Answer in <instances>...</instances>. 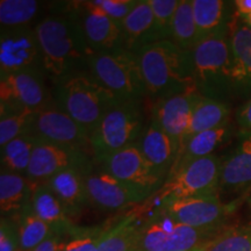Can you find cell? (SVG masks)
Here are the masks:
<instances>
[{"label": "cell", "mask_w": 251, "mask_h": 251, "mask_svg": "<svg viewBox=\"0 0 251 251\" xmlns=\"http://www.w3.org/2000/svg\"><path fill=\"white\" fill-rule=\"evenodd\" d=\"M34 114L35 112L18 111L0 105V148L20 135L29 134Z\"/></svg>", "instance_id": "836d02e7"}, {"label": "cell", "mask_w": 251, "mask_h": 251, "mask_svg": "<svg viewBox=\"0 0 251 251\" xmlns=\"http://www.w3.org/2000/svg\"><path fill=\"white\" fill-rule=\"evenodd\" d=\"M238 19V18H237ZM238 20L240 21H242V23L246 25V26H248L251 29V14H249V15H247V17H243V18H241V19H238Z\"/></svg>", "instance_id": "b9f144b4"}, {"label": "cell", "mask_w": 251, "mask_h": 251, "mask_svg": "<svg viewBox=\"0 0 251 251\" xmlns=\"http://www.w3.org/2000/svg\"><path fill=\"white\" fill-rule=\"evenodd\" d=\"M238 142L222 157L219 193L246 200L251 191V131L237 133Z\"/></svg>", "instance_id": "e0dca14e"}, {"label": "cell", "mask_w": 251, "mask_h": 251, "mask_svg": "<svg viewBox=\"0 0 251 251\" xmlns=\"http://www.w3.org/2000/svg\"><path fill=\"white\" fill-rule=\"evenodd\" d=\"M147 94L158 100L197 90L193 81L191 52L171 40L143 47L137 52Z\"/></svg>", "instance_id": "7a4b0ae2"}, {"label": "cell", "mask_w": 251, "mask_h": 251, "mask_svg": "<svg viewBox=\"0 0 251 251\" xmlns=\"http://www.w3.org/2000/svg\"><path fill=\"white\" fill-rule=\"evenodd\" d=\"M90 205L103 212H118L142 202L151 197L130 185L125 184L100 169L85 176Z\"/></svg>", "instance_id": "2e32d148"}, {"label": "cell", "mask_w": 251, "mask_h": 251, "mask_svg": "<svg viewBox=\"0 0 251 251\" xmlns=\"http://www.w3.org/2000/svg\"><path fill=\"white\" fill-rule=\"evenodd\" d=\"M235 130H237L236 125L230 120L220 127L202 131L190 137L181 147L180 152L178 153L177 159L172 165L170 174L168 175L166 179L188 163L203 158V157L215 155L216 150L231 139Z\"/></svg>", "instance_id": "ffe728a7"}, {"label": "cell", "mask_w": 251, "mask_h": 251, "mask_svg": "<svg viewBox=\"0 0 251 251\" xmlns=\"http://www.w3.org/2000/svg\"><path fill=\"white\" fill-rule=\"evenodd\" d=\"M233 98H251V29L235 17L229 26Z\"/></svg>", "instance_id": "ac0fdd59"}, {"label": "cell", "mask_w": 251, "mask_h": 251, "mask_svg": "<svg viewBox=\"0 0 251 251\" xmlns=\"http://www.w3.org/2000/svg\"><path fill=\"white\" fill-rule=\"evenodd\" d=\"M70 7L94 54L124 47L121 25L109 18L94 1L70 2Z\"/></svg>", "instance_id": "9a60e30c"}, {"label": "cell", "mask_w": 251, "mask_h": 251, "mask_svg": "<svg viewBox=\"0 0 251 251\" xmlns=\"http://www.w3.org/2000/svg\"><path fill=\"white\" fill-rule=\"evenodd\" d=\"M203 251H251V222L229 225Z\"/></svg>", "instance_id": "d6a6232c"}, {"label": "cell", "mask_w": 251, "mask_h": 251, "mask_svg": "<svg viewBox=\"0 0 251 251\" xmlns=\"http://www.w3.org/2000/svg\"><path fill=\"white\" fill-rule=\"evenodd\" d=\"M20 250V233L17 221L13 218L0 220V251Z\"/></svg>", "instance_id": "8d00e7d4"}, {"label": "cell", "mask_w": 251, "mask_h": 251, "mask_svg": "<svg viewBox=\"0 0 251 251\" xmlns=\"http://www.w3.org/2000/svg\"><path fill=\"white\" fill-rule=\"evenodd\" d=\"M89 71L120 101H141L147 94L137 54L125 47L93 54Z\"/></svg>", "instance_id": "5b68a950"}, {"label": "cell", "mask_w": 251, "mask_h": 251, "mask_svg": "<svg viewBox=\"0 0 251 251\" xmlns=\"http://www.w3.org/2000/svg\"><path fill=\"white\" fill-rule=\"evenodd\" d=\"M19 251H23V250H19Z\"/></svg>", "instance_id": "f6af8a7d"}, {"label": "cell", "mask_w": 251, "mask_h": 251, "mask_svg": "<svg viewBox=\"0 0 251 251\" xmlns=\"http://www.w3.org/2000/svg\"><path fill=\"white\" fill-rule=\"evenodd\" d=\"M67 170H79L85 174L93 170L92 161L86 150L37 139L26 175L28 180L33 185L42 184Z\"/></svg>", "instance_id": "30bf717a"}, {"label": "cell", "mask_w": 251, "mask_h": 251, "mask_svg": "<svg viewBox=\"0 0 251 251\" xmlns=\"http://www.w3.org/2000/svg\"><path fill=\"white\" fill-rule=\"evenodd\" d=\"M34 185L26 176L1 169L0 174V212L1 218H15L30 203Z\"/></svg>", "instance_id": "484cf974"}, {"label": "cell", "mask_w": 251, "mask_h": 251, "mask_svg": "<svg viewBox=\"0 0 251 251\" xmlns=\"http://www.w3.org/2000/svg\"><path fill=\"white\" fill-rule=\"evenodd\" d=\"M222 157L212 155L188 163L166 179L159 200L220 194Z\"/></svg>", "instance_id": "9c48e42d"}, {"label": "cell", "mask_w": 251, "mask_h": 251, "mask_svg": "<svg viewBox=\"0 0 251 251\" xmlns=\"http://www.w3.org/2000/svg\"><path fill=\"white\" fill-rule=\"evenodd\" d=\"M13 219L18 224L20 250L23 251H31L54 233L51 228L35 214L30 203Z\"/></svg>", "instance_id": "4dcf8cb0"}, {"label": "cell", "mask_w": 251, "mask_h": 251, "mask_svg": "<svg viewBox=\"0 0 251 251\" xmlns=\"http://www.w3.org/2000/svg\"><path fill=\"white\" fill-rule=\"evenodd\" d=\"M246 201H247V205H248V207H249L250 211H251V191H250L249 193L247 194V197H246Z\"/></svg>", "instance_id": "7bdbcfd3"}, {"label": "cell", "mask_w": 251, "mask_h": 251, "mask_svg": "<svg viewBox=\"0 0 251 251\" xmlns=\"http://www.w3.org/2000/svg\"><path fill=\"white\" fill-rule=\"evenodd\" d=\"M100 169L112 175L122 183L152 196L161 191L165 175L150 163L137 144L113 153L99 163Z\"/></svg>", "instance_id": "8fae6325"}, {"label": "cell", "mask_w": 251, "mask_h": 251, "mask_svg": "<svg viewBox=\"0 0 251 251\" xmlns=\"http://www.w3.org/2000/svg\"><path fill=\"white\" fill-rule=\"evenodd\" d=\"M113 221L92 226V227H77L68 236L63 237L61 251H98V246L103 234Z\"/></svg>", "instance_id": "e575fe53"}, {"label": "cell", "mask_w": 251, "mask_h": 251, "mask_svg": "<svg viewBox=\"0 0 251 251\" xmlns=\"http://www.w3.org/2000/svg\"><path fill=\"white\" fill-rule=\"evenodd\" d=\"M50 102L43 71H20L0 77V105L37 112Z\"/></svg>", "instance_id": "5bb4252c"}, {"label": "cell", "mask_w": 251, "mask_h": 251, "mask_svg": "<svg viewBox=\"0 0 251 251\" xmlns=\"http://www.w3.org/2000/svg\"><path fill=\"white\" fill-rule=\"evenodd\" d=\"M136 144L143 156L168 177L179 152V148L155 119H151Z\"/></svg>", "instance_id": "7402d4cb"}, {"label": "cell", "mask_w": 251, "mask_h": 251, "mask_svg": "<svg viewBox=\"0 0 251 251\" xmlns=\"http://www.w3.org/2000/svg\"><path fill=\"white\" fill-rule=\"evenodd\" d=\"M227 228V227H226ZM224 229H197L155 212L144 220L140 251H191L205 247Z\"/></svg>", "instance_id": "ba28073f"}, {"label": "cell", "mask_w": 251, "mask_h": 251, "mask_svg": "<svg viewBox=\"0 0 251 251\" xmlns=\"http://www.w3.org/2000/svg\"><path fill=\"white\" fill-rule=\"evenodd\" d=\"M29 134L36 139L64 147L84 149L89 144L90 131L59 109L54 101L34 114Z\"/></svg>", "instance_id": "4fadbf2b"}, {"label": "cell", "mask_w": 251, "mask_h": 251, "mask_svg": "<svg viewBox=\"0 0 251 251\" xmlns=\"http://www.w3.org/2000/svg\"><path fill=\"white\" fill-rule=\"evenodd\" d=\"M30 206L35 214L58 236H68L77 227L47 183L34 185Z\"/></svg>", "instance_id": "603a6c76"}, {"label": "cell", "mask_w": 251, "mask_h": 251, "mask_svg": "<svg viewBox=\"0 0 251 251\" xmlns=\"http://www.w3.org/2000/svg\"><path fill=\"white\" fill-rule=\"evenodd\" d=\"M171 41L184 51H191L199 42L192 0H179L172 21Z\"/></svg>", "instance_id": "f1b7e54d"}, {"label": "cell", "mask_w": 251, "mask_h": 251, "mask_svg": "<svg viewBox=\"0 0 251 251\" xmlns=\"http://www.w3.org/2000/svg\"><path fill=\"white\" fill-rule=\"evenodd\" d=\"M63 243V237L58 236L57 234L52 233L47 240L34 248L31 251H61Z\"/></svg>", "instance_id": "ab89813d"}, {"label": "cell", "mask_w": 251, "mask_h": 251, "mask_svg": "<svg viewBox=\"0 0 251 251\" xmlns=\"http://www.w3.org/2000/svg\"><path fill=\"white\" fill-rule=\"evenodd\" d=\"M93 1L109 18L120 25L137 4V0H93Z\"/></svg>", "instance_id": "74e56055"}, {"label": "cell", "mask_w": 251, "mask_h": 251, "mask_svg": "<svg viewBox=\"0 0 251 251\" xmlns=\"http://www.w3.org/2000/svg\"><path fill=\"white\" fill-rule=\"evenodd\" d=\"M230 120V107L227 102L201 96L193 108L183 144L194 135L220 127Z\"/></svg>", "instance_id": "83f0119b"}, {"label": "cell", "mask_w": 251, "mask_h": 251, "mask_svg": "<svg viewBox=\"0 0 251 251\" xmlns=\"http://www.w3.org/2000/svg\"><path fill=\"white\" fill-rule=\"evenodd\" d=\"M34 27L43 72L54 84L75 72L89 71V61L94 52L70 6L62 13L48 15Z\"/></svg>", "instance_id": "6da1fadb"}, {"label": "cell", "mask_w": 251, "mask_h": 251, "mask_svg": "<svg viewBox=\"0 0 251 251\" xmlns=\"http://www.w3.org/2000/svg\"><path fill=\"white\" fill-rule=\"evenodd\" d=\"M41 2L35 0H1L0 24L1 29L31 26L39 15Z\"/></svg>", "instance_id": "1f68e13d"}, {"label": "cell", "mask_w": 251, "mask_h": 251, "mask_svg": "<svg viewBox=\"0 0 251 251\" xmlns=\"http://www.w3.org/2000/svg\"><path fill=\"white\" fill-rule=\"evenodd\" d=\"M36 140L33 135L24 134L2 147L1 169L26 176Z\"/></svg>", "instance_id": "f546056e"}, {"label": "cell", "mask_w": 251, "mask_h": 251, "mask_svg": "<svg viewBox=\"0 0 251 251\" xmlns=\"http://www.w3.org/2000/svg\"><path fill=\"white\" fill-rule=\"evenodd\" d=\"M235 125L237 133H250L251 131V98L244 101L235 115Z\"/></svg>", "instance_id": "f35d334b"}, {"label": "cell", "mask_w": 251, "mask_h": 251, "mask_svg": "<svg viewBox=\"0 0 251 251\" xmlns=\"http://www.w3.org/2000/svg\"><path fill=\"white\" fill-rule=\"evenodd\" d=\"M200 97L201 94L197 90H191L158 100L155 105L152 118L158 122L163 130L175 141L179 148V151L193 108Z\"/></svg>", "instance_id": "d6986e66"}, {"label": "cell", "mask_w": 251, "mask_h": 251, "mask_svg": "<svg viewBox=\"0 0 251 251\" xmlns=\"http://www.w3.org/2000/svg\"><path fill=\"white\" fill-rule=\"evenodd\" d=\"M207 246V244H206ZM205 246V247H206ZM205 247H202V248H199V249H194V250H191V251H203V249H205Z\"/></svg>", "instance_id": "ee69618b"}, {"label": "cell", "mask_w": 251, "mask_h": 251, "mask_svg": "<svg viewBox=\"0 0 251 251\" xmlns=\"http://www.w3.org/2000/svg\"><path fill=\"white\" fill-rule=\"evenodd\" d=\"M190 52L193 81L198 92L225 102L233 98L229 33L200 41Z\"/></svg>", "instance_id": "277c9868"}, {"label": "cell", "mask_w": 251, "mask_h": 251, "mask_svg": "<svg viewBox=\"0 0 251 251\" xmlns=\"http://www.w3.org/2000/svg\"><path fill=\"white\" fill-rule=\"evenodd\" d=\"M124 31V47L137 52L150 43L158 42L155 19L148 0H137V4L121 23Z\"/></svg>", "instance_id": "cb8c5ba5"}, {"label": "cell", "mask_w": 251, "mask_h": 251, "mask_svg": "<svg viewBox=\"0 0 251 251\" xmlns=\"http://www.w3.org/2000/svg\"><path fill=\"white\" fill-rule=\"evenodd\" d=\"M143 128L140 101H119L106 112L90 134V149L100 163L137 143Z\"/></svg>", "instance_id": "8992f818"}, {"label": "cell", "mask_w": 251, "mask_h": 251, "mask_svg": "<svg viewBox=\"0 0 251 251\" xmlns=\"http://www.w3.org/2000/svg\"><path fill=\"white\" fill-rule=\"evenodd\" d=\"M234 15L238 19L251 14V0H235L233 1Z\"/></svg>", "instance_id": "60d3db41"}, {"label": "cell", "mask_w": 251, "mask_h": 251, "mask_svg": "<svg viewBox=\"0 0 251 251\" xmlns=\"http://www.w3.org/2000/svg\"><path fill=\"white\" fill-rule=\"evenodd\" d=\"M240 200L225 202L220 194H202L177 199H164L156 212L178 224L197 229H224L236 212Z\"/></svg>", "instance_id": "52a82bcc"}, {"label": "cell", "mask_w": 251, "mask_h": 251, "mask_svg": "<svg viewBox=\"0 0 251 251\" xmlns=\"http://www.w3.org/2000/svg\"><path fill=\"white\" fill-rule=\"evenodd\" d=\"M86 175L79 170H67L46 181L71 219L79 215L90 205L85 185Z\"/></svg>", "instance_id": "d4e9b609"}, {"label": "cell", "mask_w": 251, "mask_h": 251, "mask_svg": "<svg viewBox=\"0 0 251 251\" xmlns=\"http://www.w3.org/2000/svg\"><path fill=\"white\" fill-rule=\"evenodd\" d=\"M198 39L226 35L234 18L233 1L224 0H192Z\"/></svg>", "instance_id": "44dd1931"}, {"label": "cell", "mask_w": 251, "mask_h": 251, "mask_svg": "<svg viewBox=\"0 0 251 251\" xmlns=\"http://www.w3.org/2000/svg\"><path fill=\"white\" fill-rule=\"evenodd\" d=\"M148 2L152 9L158 40H171L172 21L179 0H148Z\"/></svg>", "instance_id": "d590c367"}, {"label": "cell", "mask_w": 251, "mask_h": 251, "mask_svg": "<svg viewBox=\"0 0 251 251\" xmlns=\"http://www.w3.org/2000/svg\"><path fill=\"white\" fill-rule=\"evenodd\" d=\"M54 102L87 130L98 126L106 112L120 101L94 78L90 71H79L55 83Z\"/></svg>", "instance_id": "3957f363"}, {"label": "cell", "mask_w": 251, "mask_h": 251, "mask_svg": "<svg viewBox=\"0 0 251 251\" xmlns=\"http://www.w3.org/2000/svg\"><path fill=\"white\" fill-rule=\"evenodd\" d=\"M20 71H43L35 27L1 29L0 77Z\"/></svg>", "instance_id": "7c38bea8"}, {"label": "cell", "mask_w": 251, "mask_h": 251, "mask_svg": "<svg viewBox=\"0 0 251 251\" xmlns=\"http://www.w3.org/2000/svg\"><path fill=\"white\" fill-rule=\"evenodd\" d=\"M143 222L137 213L126 214L113 222L103 234L98 251H140Z\"/></svg>", "instance_id": "4316f807"}]
</instances>
